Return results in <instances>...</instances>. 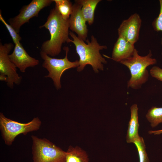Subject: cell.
<instances>
[{
    "mask_svg": "<svg viewBox=\"0 0 162 162\" xmlns=\"http://www.w3.org/2000/svg\"><path fill=\"white\" fill-rule=\"evenodd\" d=\"M14 46L12 43L2 44L0 43V75L8 77L7 86L10 88H13L14 84L19 85L22 80L17 72L16 67L10 60L9 55Z\"/></svg>",
    "mask_w": 162,
    "mask_h": 162,
    "instance_id": "obj_8",
    "label": "cell"
},
{
    "mask_svg": "<svg viewBox=\"0 0 162 162\" xmlns=\"http://www.w3.org/2000/svg\"><path fill=\"white\" fill-rule=\"evenodd\" d=\"M142 20L139 14L135 13L123 20L118 29V36L123 37L134 45L139 39Z\"/></svg>",
    "mask_w": 162,
    "mask_h": 162,
    "instance_id": "obj_9",
    "label": "cell"
},
{
    "mask_svg": "<svg viewBox=\"0 0 162 162\" xmlns=\"http://www.w3.org/2000/svg\"><path fill=\"white\" fill-rule=\"evenodd\" d=\"M160 5V12L158 16L155 18L152 22V26L154 30L156 32H162V0L159 1ZM162 47V38L161 40ZM162 54V49L161 51Z\"/></svg>",
    "mask_w": 162,
    "mask_h": 162,
    "instance_id": "obj_20",
    "label": "cell"
},
{
    "mask_svg": "<svg viewBox=\"0 0 162 162\" xmlns=\"http://www.w3.org/2000/svg\"><path fill=\"white\" fill-rule=\"evenodd\" d=\"M69 35L72 38L70 42L75 45L76 52L80 58L77 71H81L88 64L92 66L95 72L98 73L99 70H103L104 64H106L107 62L100 52L107 49V46L100 45L93 35L91 37L90 41L88 39L86 40V44L73 32H69Z\"/></svg>",
    "mask_w": 162,
    "mask_h": 162,
    "instance_id": "obj_2",
    "label": "cell"
},
{
    "mask_svg": "<svg viewBox=\"0 0 162 162\" xmlns=\"http://www.w3.org/2000/svg\"><path fill=\"white\" fill-rule=\"evenodd\" d=\"M146 117L152 128L156 127L162 123V107H152L148 110Z\"/></svg>",
    "mask_w": 162,
    "mask_h": 162,
    "instance_id": "obj_17",
    "label": "cell"
},
{
    "mask_svg": "<svg viewBox=\"0 0 162 162\" xmlns=\"http://www.w3.org/2000/svg\"><path fill=\"white\" fill-rule=\"evenodd\" d=\"M82 5L81 12L86 22L89 26L94 22V13L96 7L101 0H77Z\"/></svg>",
    "mask_w": 162,
    "mask_h": 162,
    "instance_id": "obj_14",
    "label": "cell"
},
{
    "mask_svg": "<svg viewBox=\"0 0 162 162\" xmlns=\"http://www.w3.org/2000/svg\"><path fill=\"white\" fill-rule=\"evenodd\" d=\"M0 20L4 24L11 37L13 41L15 44L20 43L22 38L15 31L14 28L8 24L2 16L1 11L0 12Z\"/></svg>",
    "mask_w": 162,
    "mask_h": 162,
    "instance_id": "obj_19",
    "label": "cell"
},
{
    "mask_svg": "<svg viewBox=\"0 0 162 162\" xmlns=\"http://www.w3.org/2000/svg\"><path fill=\"white\" fill-rule=\"evenodd\" d=\"M53 2V0H33L28 5L22 7L18 15L10 18L8 21L16 32L19 33L22 25L29 22L31 18L37 17L42 9L50 6Z\"/></svg>",
    "mask_w": 162,
    "mask_h": 162,
    "instance_id": "obj_7",
    "label": "cell"
},
{
    "mask_svg": "<svg viewBox=\"0 0 162 162\" xmlns=\"http://www.w3.org/2000/svg\"><path fill=\"white\" fill-rule=\"evenodd\" d=\"M82 7V5L77 0H75L72 12L69 19V28L72 32H75L79 38L86 41L88 30L86 22L81 13Z\"/></svg>",
    "mask_w": 162,
    "mask_h": 162,
    "instance_id": "obj_10",
    "label": "cell"
},
{
    "mask_svg": "<svg viewBox=\"0 0 162 162\" xmlns=\"http://www.w3.org/2000/svg\"><path fill=\"white\" fill-rule=\"evenodd\" d=\"M135 49L134 45L131 44L123 37L118 36L113 46L112 57L105 55L103 56L120 63L132 56Z\"/></svg>",
    "mask_w": 162,
    "mask_h": 162,
    "instance_id": "obj_12",
    "label": "cell"
},
{
    "mask_svg": "<svg viewBox=\"0 0 162 162\" xmlns=\"http://www.w3.org/2000/svg\"><path fill=\"white\" fill-rule=\"evenodd\" d=\"M149 134H153L154 135L162 134V129L155 130H150L148 131Z\"/></svg>",
    "mask_w": 162,
    "mask_h": 162,
    "instance_id": "obj_22",
    "label": "cell"
},
{
    "mask_svg": "<svg viewBox=\"0 0 162 162\" xmlns=\"http://www.w3.org/2000/svg\"><path fill=\"white\" fill-rule=\"evenodd\" d=\"M152 56L151 50L147 55L142 56L138 54L136 49L132 56L120 62L127 67L130 72L131 77L128 82V88L139 89L148 80L149 74L147 68L157 63L156 59L152 58Z\"/></svg>",
    "mask_w": 162,
    "mask_h": 162,
    "instance_id": "obj_3",
    "label": "cell"
},
{
    "mask_svg": "<svg viewBox=\"0 0 162 162\" xmlns=\"http://www.w3.org/2000/svg\"><path fill=\"white\" fill-rule=\"evenodd\" d=\"M31 138L33 162H65L66 152L46 139Z\"/></svg>",
    "mask_w": 162,
    "mask_h": 162,
    "instance_id": "obj_5",
    "label": "cell"
},
{
    "mask_svg": "<svg viewBox=\"0 0 162 162\" xmlns=\"http://www.w3.org/2000/svg\"><path fill=\"white\" fill-rule=\"evenodd\" d=\"M55 8L65 20L69 19L73 10V4L69 0H53Z\"/></svg>",
    "mask_w": 162,
    "mask_h": 162,
    "instance_id": "obj_16",
    "label": "cell"
},
{
    "mask_svg": "<svg viewBox=\"0 0 162 162\" xmlns=\"http://www.w3.org/2000/svg\"><path fill=\"white\" fill-rule=\"evenodd\" d=\"M11 61L20 71L24 73L28 67H34L39 64V61L31 57L27 52L22 44H15L13 52L9 55Z\"/></svg>",
    "mask_w": 162,
    "mask_h": 162,
    "instance_id": "obj_11",
    "label": "cell"
},
{
    "mask_svg": "<svg viewBox=\"0 0 162 162\" xmlns=\"http://www.w3.org/2000/svg\"><path fill=\"white\" fill-rule=\"evenodd\" d=\"M44 27L48 30L50 37L49 40L43 43L41 51L52 57L59 55L62 44L70 42L69 19H64L54 8L50 10L46 22L39 27L40 28Z\"/></svg>",
    "mask_w": 162,
    "mask_h": 162,
    "instance_id": "obj_1",
    "label": "cell"
},
{
    "mask_svg": "<svg viewBox=\"0 0 162 162\" xmlns=\"http://www.w3.org/2000/svg\"><path fill=\"white\" fill-rule=\"evenodd\" d=\"M41 122L38 117H34L31 121L22 123L6 117L0 113V130L1 136L5 144L10 146L19 135H26L28 133L39 129Z\"/></svg>",
    "mask_w": 162,
    "mask_h": 162,
    "instance_id": "obj_4",
    "label": "cell"
},
{
    "mask_svg": "<svg viewBox=\"0 0 162 162\" xmlns=\"http://www.w3.org/2000/svg\"><path fill=\"white\" fill-rule=\"evenodd\" d=\"M66 152L65 162H89L86 152L78 146H70Z\"/></svg>",
    "mask_w": 162,
    "mask_h": 162,
    "instance_id": "obj_15",
    "label": "cell"
},
{
    "mask_svg": "<svg viewBox=\"0 0 162 162\" xmlns=\"http://www.w3.org/2000/svg\"><path fill=\"white\" fill-rule=\"evenodd\" d=\"M138 110L137 105L136 104H133L130 107V117L126 136L128 143H133L140 136L138 132L139 127Z\"/></svg>",
    "mask_w": 162,
    "mask_h": 162,
    "instance_id": "obj_13",
    "label": "cell"
},
{
    "mask_svg": "<svg viewBox=\"0 0 162 162\" xmlns=\"http://www.w3.org/2000/svg\"><path fill=\"white\" fill-rule=\"evenodd\" d=\"M133 143L137 148L139 162H150L146 151V145L143 138L140 136L134 141Z\"/></svg>",
    "mask_w": 162,
    "mask_h": 162,
    "instance_id": "obj_18",
    "label": "cell"
},
{
    "mask_svg": "<svg viewBox=\"0 0 162 162\" xmlns=\"http://www.w3.org/2000/svg\"><path fill=\"white\" fill-rule=\"evenodd\" d=\"M66 55L63 58H52L41 50L40 55L44 60L42 66L48 71L47 75L45 76L46 78H51L56 88L58 90L61 88L60 79L63 73L67 70L78 67L79 61L71 62L68 58V54L69 50L68 46L63 47Z\"/></svg>",
    "mask_w": 162,
    "mask_h": 162,
    "instance_id": "obj_6",
    "label": "cell"
},
{
    "mask_svg": "<svg viewBox=\"0 0 162 162\" xmlns=\"http://www.w3.org/2000/svg\"><path fill=\"white\" fill-rule=\"evenodd\" d=\"M149 72L152 77L162 82V68L158 66H154L150 69Z\"/></svg>",
    "mask_w": 162,
    "mask_h": 162,
    "instance_id": "obj_21",
    "label": "cell"
},
{
    "mask_svg": "<svg viewBox=\"0 0 162 162\" xmlns=\"http://www.w3.org/2000/svg\"><path fill=\"white\" fill-rule=\"evenodd\" d=\"M8 80V77L7 76L0 75V80L1 81H4L7 82Z\"/></svg>",
    "mask_w": 162,
    "mask_h": 162,
    "instance_id": "obj_23",
    "label": "cell"
}]
</instances>
